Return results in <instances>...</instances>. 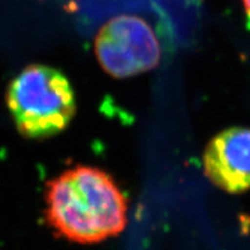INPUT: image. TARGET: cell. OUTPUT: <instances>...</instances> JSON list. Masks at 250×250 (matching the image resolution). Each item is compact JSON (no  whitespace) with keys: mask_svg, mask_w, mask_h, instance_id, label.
<instances>
[{"mask_svg":"<svg viewBox=\"0 0 250 250\" xmlns=\"http://www.w3.org/2000/svg\"><path fill=\"white\" fill-rule=\"evenodd\" d=\"M94 45L103 70L120 79L153 70L161 58L160 44L151 26L133 15L109 20L100 29Z\"/></svg>","mask_w":250,"mask_h":250,"instance_id":"cell-3","label":"cell"},{"mask_svg":"<svg viewBox=\"0 0 250 250\" xmlns=\"http://www.w3.org/2000/svg\"><path fill=\"white\" fill-rule=\"evenodd\" d=\"M126 213L124 193L99 168H72L48 186L46 218L70 241L95 243L116 236L125 228Z\"/></svg>","mask_w":250,"mask_h":250,"instance_id":"cell-1","label":"cell"},{"mask_svg":"<svg viewBox=\"0 0 250 250\" xmlns=\"http://www.w3.org/2000/svg\"><path fill=\"white\" fill-rule=\"evenodd\" d=\"M242 1H243V5H245L247 13H248V15L250 17V0H242Z\"/></svg>","mask_w":250,"mask_h":250,"instance_id":"cell-5","label":"cell"},{"mask_svg":"<svg viewBox=\"0 0 250 250\" xmlns=\"http://www.w3.org/2000/svg\"><path fill=\"white\" fill-rule=\"evenodd\" d=\"M6 101L19 132L30 139L61 133L76 114V95L61 71L30 65L9 83Z\"/></svg>","mask_w":250,"mask_h":250,"instance_id":"cell-2","label":"cell"},{"mask_svg":"<svg viewBox=\"0 0 250 250\" xmlns=\"http://www.w3.org/2000/svg\"><path fill=\"white\" fill-rule=\"evenodd\" d=\"M206 177L228 193L250 190V129L233 126L211 139L204 152Z\"/></svg>","mask_w":250,"mask_h":250,"instance_id":"cell-4","label":"cell"}]
</instances>
